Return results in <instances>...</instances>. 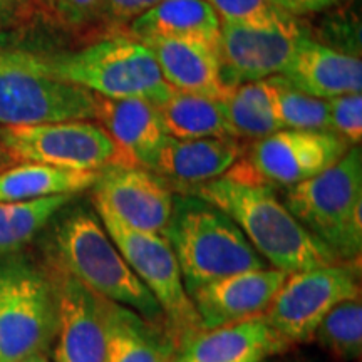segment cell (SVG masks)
I'll use <instances>...</instances> for the list:
<instances>
[{"label": "cell", "mask_w": 362, "mask_h": 362, "mask_svg": "<svg viewBox=\"0 0 362 362\" xmlns=\"http://www.w3.org/2000/svg\"><path fill=\"white\" fill-rule=\"evenodd\" d=\"M293 89L319 99L361 93V56L302 37L287 69L279 76Z\"/></svg>", "instance_id": "16"}, {"label": "cell", "mask_w": 362, "mask_h": 362, "mask_svg": "<svg viewBox=\"0 0 362 362\" xmlns=\"http://www.w3.org/2000/svg\"><path fill=\"white\" fill-rule=\"evenodd\" d=\"M74 194L40 198L33 202H0V259L24 250L37 235L69 205Z\"/></svg>", "instance_id": "26"}, {"label": "cell", "mask_w": 362, "mask_h": 362, "mask_svg": "<svg viewBox=\"0 0 362 362\" xmlns=\"http://www.w3.org/2000/svg\"><path fill=\"white\" fill-rule=\"evenodd\" d=\"M274 83V116L282 129L330 131L327 99H319L293 89L279 76ZM332 133V131H330Z\"/></svg>", "instance_id": "28"}, {"label": "cell", "mask_w": 362, "mask_h": 362, "mask_svg": "<svg viewBox=\"0 0 362 362\" xmlns=\"http://www.w3.org/2000/svg\"><path fill=\"white\" fill-rule=\"evenodd\" d=\"M49 274L57 305L54 362H106L104 298L61 267L51 264Z\"/></svg>", "instance_id": "14"}, {"label": "cell", "mask_w": 362, "mask_h": 362, "mask_svg": "<svg viewBox=\"0 0 362 362\" xmlns=\"http://www.w3.org/2000/svg\"><path fill=\"white\" fill-rule=\"evenodd\" d=\"M275 6L292 16H305L341 6L344 0H274Z\"/></svg>", "instance_id": "34"}, {"label": "cell", "mask_w": 362, "mask_h": 362, "mask_svg": "<svg viewBox=\"0 0 362 362\" xmlns=\"http://www.w3.org/2000/svg\"><path fill=\"white\" fill-rule=\"evenodd\" d=\"M106 362H175L183 344L170 325L104 300Z\"/></svg>", "instance_id": "20"}, {"label": "cell", "mask_w": 362, "mask_h": 362, "mask_svg": "<svg viewBox=\"0 0 362 362\" xmlns=\"http://www.w3.org/2000/svg\"><path fill=\"white\" fill-rule=\"evenodd\" d=\"M51 264L69 272L104 300L128 307L151 322L168 325L156 298L136 277L98 216L83 208L54 225Z\"/></svg>", "instance_id": "2"}, {"label": "cell", "mask_w": 362, "mask_h": 362, "mask_svg": "<svg viewBox=\"0 0 362 362\" xmlns=\"http://www.w3.org/2000/svg\"><path fill=\"white\" fill-rule=\"evenodd\" d=\"M165 133L175 139L225 138L228 134L218 99L173 90L156 104ZM232 138V136H230Z\"/></svg>", "instance_id": "25"}, {"label": "cell", "mask_w": 362, "mask_h": 362, "mask_svg": "<svg viewBox=\"0 0 362 362\" xmlns=\"http://www.w3.org/2000/svg\"><path fill=\"white\" fill-rule=\"evenodd\" d=\"M285 206L341 262L362 250V151L352 146L322 173L288 187Z\"/></svg>", "instance_id": "5"}, {"label": "cell", "mask_w": 362, "mask_h": 362, "mask_svg": "<svg viewBox=\"0 0 362 362\" xmlns=\"http://www.w3.org/2000/svg\"><path fill=\"white\" fill-rule=\"evenodd\" d=\"M287 275L284 270L265 267L238 272L198 287L189 293V298L202 330L245 322L264 315Z\"/></svg>", "instance_id": "15"}, {"label": "cell", "mask_w": 362, "mask_h": 362, "mask_svg": "<svg viewBox=\"0 0 362 362\" xmlns=\"http://www.w3.org/2000/svg\"><path fill=\"white\" fill-rule=\"evenodd\" d=\"M94 205L139 232L163 235L173 214L170 183L141 166H110L93 185Z\"/></svg>", "instance_id": "13"}, {"label": "cell", "mask_w": 362, "mask_h": 362, "mask_svg": "<svg viewBox=\"0 0 362 362\" xmlns=\"http://www.w3.org/2000/svg\"><path fill=\"white\" fill-rule=\"evenodd\" d=\"M221 21L205 0H163L131 22L134 39H175L205 44L218 52Z\"/></svg>", "instance_id": "22"}, {"label": "cell", "mask_w": 362, "mask_h": 362, "mask_svg": "<svg viewBox=\"0 0 362 362\" xmlns=\"http://www.w3.org/2000/svg\"><path fill=\"white\" fill-rule=\"evenodd\" d=\"M349 143L330 131L279 129L257 139L250 166L265 183L293 187L341 160Z\"/></svg>", "instance_id": "12"}, {"label": "cell", "mask_w": 362, "mask_h": 362, "mask_svg": "<svg viewBox=\"0 0 362 362\" xmlns=\"http://www.w3.org/2000/svg\"><path fill=\"white\" fill-rule=\"evenodd\" d=\"M94 206L112 243L128 262L136 277L156 298L170 329L185 346L202 332V327L168 240L163 235L129 228L106 208Z\"/></svg>", "instance_id": "8"}, {"label": "cell", "mask_w": 362, "mask_h": 362, "mask_svg": "<svg viewBox=\"0 0 362 362\" xmlns=\"http://www.w3.org/2000/svg\"><path fill=\"white\" fill-rule=\"evenodd\" d=\"M163 237L173 248L188 296L216 279L269 267L228 215L194 194L175 198Z\"/></svg>", "instance_id": "3"}, {"label": "cell", "mask_w": 362, "mask_h": 362, "mask_svg": "<svg viewBox=\"0 0 362 362\" xmlns=\"http://www.w3.org/2000/svg\"><path fill=\"white\" fill-rule=\"evenodd\" d=\"M24 362H49V361L45 359L44 354H39V356H33V357H29V359H25Z\"/></svg>", "instance_id": "35"}, {"label": "cell", "mask_w": 362, "mask_h": 362, "mask_svg": "<svg viewBox=\"0 0 362 362\" xmlns=\"http://www.w3.org/2000/svg\"><path fill=\"white\" fill-rule=\"evenodd\" d=\"M302 37L305 33L300 22L285 11L264 21H221V83L226 89H233L240 84L280 76L287 69Z\"/></svg>", "instance_id": "10"}, {"label": "cell", "mask_w": 362, "mask_h": 362, "mask_svg": "<svg viewBox=\"0 0 362 362\" xmlns=\"http://www.w3.org/2000/svg\"><path fill=\"white\" fill-rule=\"evenodd\" d=\"M193 194L228 215L272 269L292 274L341 262L242 158L223 176L194 188Z\"/></svg>", "instance_id": "1"}, {"label": "cell", "mask_w": 362, "mask_h": 362, "mask_svg": "<svg viewBox=\"0 0 362 362\" xmlns=\"http://www.w3.org/2000/svg\"><path fill=\"white\" fill-rule=\"evenodd\" d=\"M334 359L354 362L362 354L361 297L349 298L334 307L314 332V337Z\"/></svg>", "instance_id": "27"}, {"label": "cell", "mask_w": 362, "mask_h": 362, "mask_svg": "<svg viewBox=\"0 0 362 362\" xmlns=\"http://www.w3.org/2000/svg\"><path fill=\"white\" fill-rule=\"evenodd\" d=\"M291 346L264 315L245 322L202 330L183 349L175 362H267Z\"/></svg>", "instance_id": "18"}, {"label": "cell", "mask_w": 362, "mask_h": 362, "mask_svg": "<svg viewBox=\"0 0 362 362\" xmlns=\"http://www.w3.org/2000/svg\"><path fill=\"white\" fill-rule=\"evenodd\" d=\"M218 13L220 21L253 22L277 16L282 8L274 0H205Z\"/></svg>", "instance_id": "30"}, {"label": "cell", "mask_w": 362, "mask_h": 362, "mask_svg": "<svg viewBox=\"0 0 362 362\" xmlns=\"http://www.w3.org/2000/svg\"><path fill=\"white\" fill-rule=\"evenodd\" d=\"M98 96L49 74L39 54L0 45V126L96 117Z\"/></svg>", "instance_id": "7"}, {"label": "cell", "mask_w": 362, "mask_h": 362, "mask_svg": "<svg viewBox=\"0 0 362 362\" xmlns=\"http://www.w3.org/2000/svg\"><path fill=\"white\" fill-rule=\"evenodd\" d=\"M4 158H6V155H4V151H2V146H0V163H2Z\"/></svg>", "instance_id": "36"}, {"label": "cell", "mask_w": 362, "mask_h": 362, "mask_svg": "<svg viewBox=\"0 0 362 362\" xmlns=\"http://www.w3.org/2000/svg\"><path fill=\"white\" fill-rule=\"evenodd\" d=\"M99 126L123 156L124 166L151 170L153 161L168 134L161 124L156 104L144 99H110L98 96L96 117Z\"/></svg>", "instance_id": "17"}, {"label": "cell", "mask_w": 362, "mask_h": 362, "mask_svg": "<svg viewBox=\"0 0 362 362\" xmlns=\"http://www.w3.org/2000/svg\"><path fill=\"white\" fill-rule=\"evenodd\" d=\"M0 146L8 160L64 170L101 171L110 166H124L111 136L90 121L4 126Z\"/></svg>", "instance_id": "9"}, {"label": "cell", "mask_w": 362, "mask_h": 362, "mask_svg": "<svg viewBox=\"0 0 362 362\" xmlns=\"http://www.w3.org/2000/svg\"><path fill=\"white\" fill-rule=\"evenodd\" d=\"M49 0H0V30L47 19Z\"/></svg>", "instance_id": "32"}, {"label": "cell", "mask_w": 362, "mask_h": 362, "mask_svg": "<svg viewBox=\"0 0 362 362\" xmlns=\"http://www.w3.org/2000/svg\"><path fill=\"white\" fill-rule=\"evenodd\" d=\"M163 0H103L101 13L112 22H133Z\"/></svg>", "instance_id": "33"}, {"label": "cell", "mask_w": 362, "mask_h": 362, "mask_svg": "<svg viewBox=\"0 0 362 362\" xmlns=\"http://www.w3.org/2000/svg\"><path fill=\"white\" fill-rule=\"evenodd\" d=\"M103 0H49L47 21L61 27L76 29L98 19Z\"/></svg>", "instance_id": "31"}, {"label": "cell", "mask_w": 362, "mask_h": 362, "mask_svg": "<svg viewBox=\"0 0 362 362\" xmlns=\"http://www.w3.org/2000/svg\"><path fill=\"white\" fill-rule=\"evenodd\" d=\"M99 171L64 170L40 163H22L0 171V202H33L93 188Z\"/></svg>", "instance_id": "23"}, {"label": "cell", "mask_w": 362, "mask_h": 362, "mask_svg": "<svg viewBox=\"0 0 362 362\" xmlns=\"http://www.w3.org/2000/svg\"><path fill=\"white\" fill-rule=\"evenodd\" d=\"M356 297L361 285L354 267H314L288 274L264 317L288 344L307 342L334 307Z\"/></svg>", "instance_id": "11"}, {"label": "cell", "mask_w": 362, "mask_h": 362, "mask_svg": "<svg viewBox=\"0 0 362 362\" xmlns=\"http://www.w3.org/2000/svg\"><path fill=\"white\" fill-rule=\"evenodd\" d=\"M330 131L341 136L352 146L362 139V94H344L327 99Z\"/></svg>", "instance_id": "29"}, {"label": "cell", "mask_w": 362, "mask_h": 362, "mask_svg": "<svg viewBox=\"0 0 362 362\" xmlns=\"http://www.w3.org/2000/svg\"><path fill=\"white\" fill-rule=\"evenodd\" d=\"M274 83L260 79L240 84L218 99L226 129L232 138H265L280 128L274 116Z\"/></svg>", "instance_id": "24"}, {"label": "cell", "mask_w": 362, "mask_h": 362, "mask_svg": "<svg viewBox=\"0 0 362 362\" xmlns=\"http://www.w3.org/2000/svg\"><path fill=\"white\" fill-rule=\"evenodd\" d=\"M243 155L237 138L175 139L166 136L153 161V173L185 187H200L223 176Z\"/></svg>", "instance_id": "19"}, {"label": "cell", "mask_w": 362, "mask_h": 362, "mask_svg": "<svg viewBox=\"0 0 362 362\" xmlns=\"http://www.w3.org/2000/svg\"><path fill=\"white\" fill-rule=\"evenodd\" d=\"M54 78L110 99H144L160 104L173 88L163 79L153 52L141 40L112 35L76 52L39 54Z\"/></svg>", "instance_id": "4"}, {"label": "cell", "mask_w": 362, "mask_h": 362, "mask_svg": "<svg viewBox=\"0 0 362 362\" xmlns=\"http://www.w3.org/2000/svg\"><path fill=\"white\" fill-rule=\"evenodd\" d=\"M155 56L163 79L175 90L211 99L223 98L230 89L221 83L218 52L205 44L175 39H143Z\"/></svg>", "instance_id": "21"}, {"label": "cell", "mask_w": 362, "mask_h": 362, "mask_svg": "<svg viewBox=\"0 0 362 362\" xmlns=\"http://www.w3.org/2000/svg\"><path fill=\"white\" fill-rule=\"evenodd\" d=\"M57 325L49 270L25 253L0 259V362H24L51 349Z\"/></svg>", "instance_id": "6"}]
</instances>
